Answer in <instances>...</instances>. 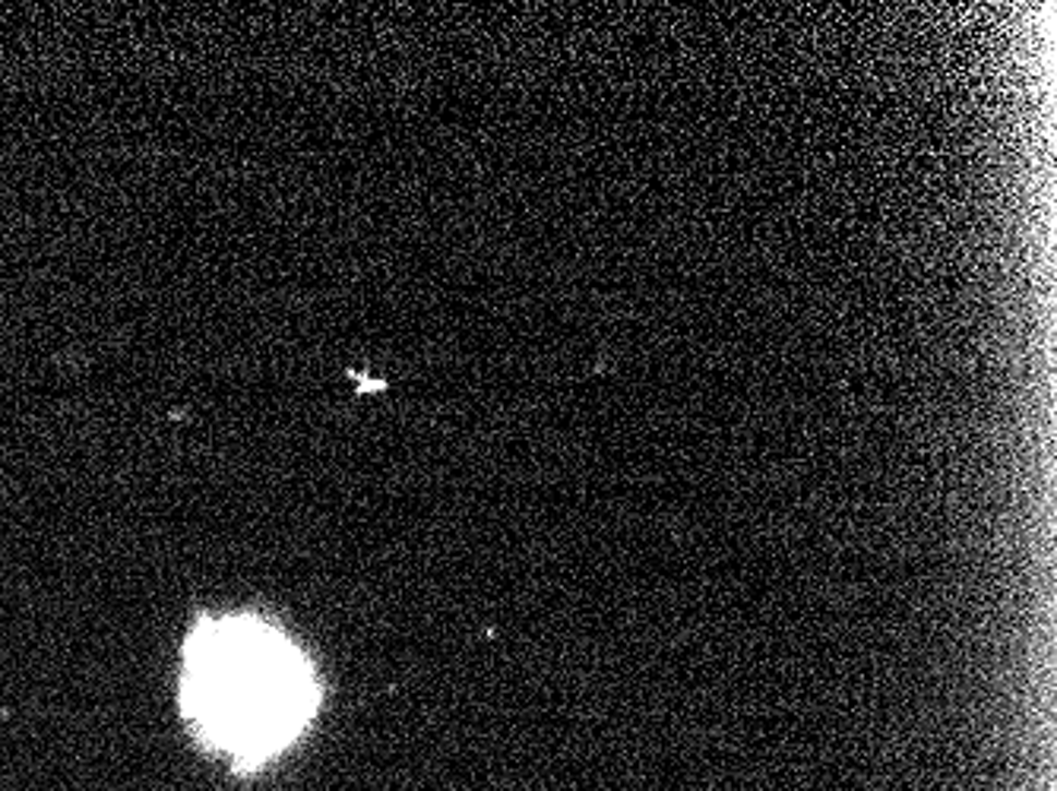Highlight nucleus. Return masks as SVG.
Returning <instances> with one entry per match:
<instances>
[{
    "label": "nucleus",
    "mask_w": 1057,
    "mask_h": 791,
    "mask_svg": "<svg viewBox=\"0 0 1057 791\" xmlns=\"http://www.w3.org/2000/svg\"><path fill=\"white\" fill-rule=\"evenodd\" d=\"M321 703L304 652L251 614L203 618L184 646L181 709L196 738L254 769L301 738Z\"/></svg>",
    "instance_id": "f257e3e1"
}]
</instances>
